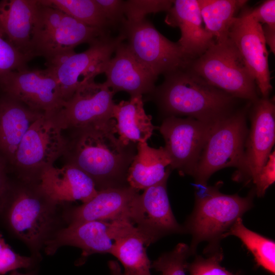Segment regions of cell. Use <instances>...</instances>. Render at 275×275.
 I'll return each instance as SVG.
<instances>
[{
	"instance_id": "1",
	"label": "cell",
	"mask_w": 275,
	"mask_h": 275,
	"mask_svg": "<svg viewBox=\"0 0 275 275\" xmlns=\"http://www.w3.org/2000/svg\"><path fill=\"white\" fill-rule=\"evenodd\" d=\"M116 124L111 119L63 131L66 132L64 164L86 173L98 190L129 186L127 173L137 144L124 145L115 135Z\"/></svg>"
},
{
	"instance_id": "2",
	"label": "cell",
	"mask_w": 275,
	"mask_h": 275,
	"mask_svg": "<svg viewBox=\"0 0 275 275\" xmlns=\"http://www.w3.org/2000/svg\"><path fill=\"white\" fill-rule=\"evenodd\" d=\"M147 95L164 118L186 116L209 124L231 115L242 100L210 85L187 67L164 75L163 82Z\"/></svg>"
},
{
	"instance_id": "3",
	"label": "cell",
	"mask_w": 275,
	"mask_h": 275,
	"mask_svg": "<svg viewBox=\"0 0 275 275\" xmlns=\"http://www.w3.org/2000/svg\"><path fill=\"white\" fill-rule=\"evenodd\" d=\"M221 183L213 186L195 184L194 207L183 226L184 233L191 236V255L196 254L202 242H208L206 250L220 246V241L236 220L253 207L254 187L242 197L222 193L219 190Z\"/></svg>"
},
{
	"instance_id": "4",
	"label": "cell",
	"mask_w": 275,
	"mask_h": 275,
	"mask_svg": "<svg viewBox=\"0 0 275 275\" xmlns=\"http://www.w3.org/2000/svg\"><path fill=\"white\" fill-rule=\"evenodd\" d=\"M251 103L247 102L214 126L192 176L195 184H207L212 175L227 167L237 169L234 180L244 181L245 143L249 131L246 121Z\"/></svg>"
},
{
	"instance_id": "5",
	"label": "cell",
	"mask_w": 275,
	"mask_h": 275,
	"mask_svg": "<svg viewBox=\"0 0 275 275\" xmlns=\"http://www.w3.org/2000/svg\"><path fill=\"white\" fill-rule=\"evenodd\" d=\"M109 34V31L88 25L38 0L32 31L31 56L43 57L48 64L74 51L81 44L90 45Z\"/></svg>"
},
{
	"instance_id": "6",
	"label": "cell",
	"mask_w": 275,
	"mask_h": 275,
	"mask_svg": "<svg viewBox=\"0 0 275 275\" xmlns=\"http://www.w3.org/2000/svg\"><path fill=\"white\" fill-rule=\"evenodd\" d=\"M187 67L205 82L239 99L259 98L255 79L232 41L214 43Z\"/></svg>"
},
{
	"instance_id": "7",
	"label": "cell",
	"mask_w": 275,
	"mask_h": 275,
	"mask_svg": "<svg viewBox=\"0 0 275 275\" xmlns=\"http://www.w3.org/2000/svg\"><path fill=\"white\" fill-rule=\"evenodd\" d=\"M19 179V183H12L3 209L6 208L12 231L30 246L37 247L50 229L56 205L42 191L38 182Z\"/></svg>"
},
{
	"instance_id": "8",
	"label": "cell",
	"mask_w": 275,
	"mask_h": 275,
	"mask_svg": "<svg viewBox=\"0 0 275 275\" xmlns=\"http://www.w3.org/2000/svg\"><path fill=\"white\" fill-rule=\"evenodd\" d=\"M65 144L64 131L51 117L42 115L24 135L10 167V172L19 179L38 182L42 172L62 157Z\"/></svg>"
},
{
	"instance_id": "9",
	"label": "cell",
	"mask_w": 275,
	"mask_h": 275,
	"mask_svg": "<svg viewBox=\"0 0 275 275\" xmlns=\"http://www.w3.org/2000/svg\"><path fill=\"white\" fill-rule=\"evenodd\" d=\"M119 31L136 59L156 78L185 68L192 60L178 42L166 38L146 18L125 19Z\"/></svg>"
},
{
	"instance_id": "10",
	"label": "cell",
	"mask_w": 275,
	"mask_h": 275,
	"mask_svg": "<svg viewBox=\"0 0 275 275\" xmlns=\"http://www.w3.org/2000/svg\"><path fill=\"white\" fill-rule=\"evenodd\" d=\"M124 40L120 34L114 37L108 34L90 44L83 52L73 51L46 64L57 79L64 102L81 86L104 72L117 46Z\"/></svg>"
},
{
	"instance_id": "11",
	"label": "cell",
	"mask_w": 275,
	"mask_h": 275,
	"mask_svg": "<svg viewBox=\"0 0 275 275\" xmlns=\"http://www.w3.org/2000/svg\"><path fill=\"white\" fill-rule=\"evenodd\" d=\"M216 123H207L191 117L170 116L163 119L158 128L164 141L163 148L170 159L171 170H176L181 176H193L205 144Z\"/></svg>"
},
{
	"instance_id": "12",
	"label": "cell",
	"mask_w": 275,
	"mask_h": 275,
	"mask_svg": "<svg viewBox=\"0 0 275 275\" xmlns=\"http://www.w3.org/2000/svg\"><path fill=\"white\" fill-rule=\"evenodd\" d=\"M168 178L145 189L142 194H138L130 206L129 221L147 245L170 234L184 233L170 203L167 188Z\"/></svg>"
},
{
	"instance_id": "13",
	"label": "cell",
	"mask_w": 275,
	"mask_h": 275,
	"mask_svg": "<svg viewBox=\"0 0 275 275\" xmlns=\"http://www.w3.org/2000/svg\"><path fill=\"white\" fill-rule=\"evenodd\" d=\"M0 92L48 116H53L64 102L57 79L47 67L12 72L1 85Z\"/></svg>"
},
{
	"instance_id": "14",
	"label": "cell",
	"mask_w": 275,
	"mask_h": 275,
	"mask_svg": "<svg viewBox=\"0 0 275 275\" xmlns=\"http://www.w3.org/2000/svg\"><path fill=\"white\" fill-rule=\"evenodd\" d=\"M136 231L127 220L72 223L46 242V252L52 254L62 246L71 245L82 250V258L95 253L111 254L115 240Z\"/></svg>"
},
{
	"instance_id": "15",
	"label": "cell",
	"mask_w": 275,
	"mask_h": 275,
	"mask_svg": "<svg viewBox=\"0 0 275 275\" xmlns=\"http://www.w3.org/2000/svg\"><path fill=\"white\" fill-rule=\"evenodd\" d=\"M232 41L254 77L262 98H268L272 90L268 65V52L262 25L249 14L244 6L229 30Z\"/></svg>"
},
{
	"instance_id": "16",
	"label": "cell",
	"mask_w": 275,
	"mask_h": 275,
	"mask_svg": "<svg viewBox=\"0 0 275 275\" xmlns=\"http://www.w3.org/2000/svg\"><path fill=\"white\" fill-rule=\"evenodd\" d=\"M114 94L104 82L94 80L88 82L79 87L50 117L63 131L109 120L113 119Z\"/></svg>"
},
{
	"instance_id": "17",
	"label": "cell",
	"mask_w": 275,
	"mask_h": 275,
	"mask_svg": "<svg viewBox=\"0 0 275 275\" xmlns=\"http://www.w3.org/2000/svg\"><path fill=\"white\" fill-rule=\"evenodd\" d=\"M250 128L245 143L244 181H255L266 163L275 140L274 100L262 98L251 103L248 112Z\"/></svg>"
},
{
	"instance_id": "18",
	"label": "cell",
	"mask_w": 275,
	"mask_h": 275,
	"mask_svg": "<svg viewBox=\"0 0 275 275\" xmlns=\"http://www.w3.org/2000/svg\"><path fill=\"white\" fill-rule=\"evenodd\" d=\"M103 73L104 82L115 94L124 91L130 97L151 93L157 78L140 63L124 41L117 46Z\"/></svg>"
},
{
	"instance_id": "19",
	"label": "cell",
	"mask_w": 275,
	"mask_h": 275,
	"mask_svg": "<svg viewBox=\"0 0 275 275\" xmlns=\"http://www.w3.org/2000/svg\"><path fill=\"white\" fill-rule=\"evenodd\" d=\"M38 184L54 204L80 201L85 203L97 193L95 183L84 171L70 164L59 168L54 166L41 174Z\"/></svg>"
},
{
	"instance_id": "20",
	"label": "cell",
	"mask_w": 275,
	"mask_h": 275,
	"mask_svg": "<svg viewBox=\"0 0 275 275\" xmlns=\"http://www.w3.org/2000/svg\"><path fill=\"white\" fill-rule=\"evenodd\" d=\"M164 21L169 25L180 29L181 37L177 42L192 60L203 54L215 42L203 26L198 0L173 1Z\"/></svg>"
},
{
	"instance_id": "21",
	"label": "cell",
	"mask_w": 275,
	"mask_h": 275,
	"mask_svg": "<svg viewBox=\"0 0 275 275\" xmlns=\"http://www.w3.org/2000/svg\"><path fill=\"white\" fill-rule=\"evenodd\" d=\"M138 194L139 191L130 186L98 190L90 200L71 210L70 224L92 221H129L130 206Z\"/></svg>"
},
{
	"instance_id": "22",
	"label": "cell",
	"mask_w": 275,
	"mask_h": 275,
	"mask_svg": "<svg viewBox=\"0 0 275 275\" xmlns=\"http://www.w3.org/2000/svg\"><path fill=\"white\" fill-rule=\"evenodd\" d=\"M43 115L0 92V158L7 163L9 169L25 132Z\"/></svg>"
},
{
	"instance_id": "23",
	"label": "cell",
	"mask_w": 275,
	"mask_h": 275,
	"mask_svg": "<svg viewBox=\"0 0 275 275\" xmlns=\"http://www.w3.org/2000/svg\"><path fill=\"white\" fill-rule=\"evenodd\" d=\"M38 3V0L0 1V29L10 43L31 60Z\"/></svg>"
},
{
	"instance_id": "24",
	"label": "cell",
	"mask_w": 275,
	"mask_h": 275,
	"mask_svg": "<svg viewBox=\"0 0 275 275\" xmlns=\"http://www.w3.org/2000/svg\"><path fill=\"white\" fill-rule=\"evenodd\" d=\"M170 159L163 147L154 148L147 142L136 144V152L128 170L127 181L139 191L155 185L171 173Z\"/></svg>"
},
{
	"instance_id": "25",
	"label": "cell",
	"mask_w": 275,
	"mask_h": 275,
	"mask_svg": "<svg viewBox=\"0 0 275 275\" xmlns=\"http://www.w3.org/2000/svg\"><path fill=\"white\" fill-rule=\"evenodd\" d=\"M112 118L116 122L119 140L125 145L147 142L156 128L152 117L146 114L143 96L130 97L114 104Z\"/></svg>"
},
{
	"instance_id": "26",
	"label": "cell",
	"mask_w": 275,
	"mask_h": 275,
	"mask_svg": "<svg viewBox=\"0 0 275 275\" xmlns=\"http://www.w3.org/2000/svg\"><path fill=\"white\" fill-rule=\"evenodd\" d=\"M205 29L222 42L229 38L230 27L236 14L245 6L244 0H198Z\"/></svg>"
},
{
	"instance_id": "27",
	"label": "cell",
	"mask_w": 275,
	"mask_h": 275,
	"mask_svg": "<svg viewBox=\"0 0 275 275\" xmlns=\"http://www.w3.org/2000/svg\"><path fill=\"white\" fill-rule=\"evenodd\" d=\"M145 246V239L137 231L115 240L111 254L122 263L125 275H151Z\"/></svg>"
},
{
	"instance_id": "28",
	"label": "cell",
	"mask_w": 275,
	"mask_h": 275,
	"mask_svg": "<svg viewBox=\"0 0 275 275\" xmlns=\"http://www.w3.org/2000/svg\"><path fill=\"white\" fill-rule=\"evenodd\" d=\"M229 236L239 238L252 253L257 265L274 274V241L247 228L243 224L242 218L236 220L224 238Z\"/></svg>"
},
{
	"instance_id": "29",
	"label": "cell",
	"mask_w": 275,
	"mask_h": 275,
	"mask_svg": "<svg viewBox=\"0 0 275 275\" xmlns=\"http://www.w3.org/2000/svg\"><path fill=\"white\" fill-rule=\"evenodd\" d=\"M40 1L88 25L109 31L108 24L95 0Z\"/></svg>"
},
{
	"instance_id": "30",
	"label": "cell",
	"mask_w": 275,
	"mask_h": 275,
	"mask_svg": "<svg viewBox=\"0 0 275 275\" xmlns=\"http://www.w3.org/2000/svg\"><path fill=\"white\" fill-rule=\"evenodd\" d=\"M191 254L189 245L179 243L171 251L161 254L151 264V268L161 275H186L187 259Z\"/></svg>"
},
{
	"instance_id": "31",
	"label": "cell",
	"mask_w": 275,
	"mask_h": 275,
	"mask_svg": "<svg viewBox=\"0 0 275 275\" xmlns=\"http://www.w3.org/2000/svg\"><path fill=\"white\" fill-rule=\"evenodd\" d=\"M204 254L205 257L196 256L191 262L187 263V271L190 275H238L222 266L224 254L220 246L204 250Z\"/></svg>"
},
{
	"instance_id": "32",
	"label": "cell",
	"mask_w": 275,
	"mask_h": 275,
	"mask_svg": "<svg viewBox=\"0 0 275 275\" xmlns=\"http://www.w3.org/2000/svg\"><path fill=\"white\" fill-rule=\"evenodd\" d=\"M30 60L10 43L0 29V86L12 72L27 68Z\"/></svg>"
},
{
	"instance_id": "33",
	"label": "cell",
	"mask_w": 275,
	"mask_h": 275,
	"mask_svg": "<svg viewBox=\"0 0 275 275\" xmlns=\"http://www.w3.org/2000/svg\"><path fill=\"white\" fill-rule=\"evenodd\" d=\"M173 1H125V17L126 21H135L145 18L151 13L168 11L172 7Z\"/></svg>"
},
{
	"instance_id": "34",
	"label": "cell",
	"mask_w": 275,
	"mask_h": 275,
	"mask_svg": "<svg viewBox=\"0 0 275 275\" xmlns=\"http://www.w3.org/2000/svg\"><path fill=\"white\" fill-rule=\"evenodd\" d=\"M33 263L32 258L20 255L15 253L6 243L0 232V274L17 270L19 268H28Z\"/></svg>"
},
{
	"instance_id": "35",
	"label": "cell",
	"mask_w": 275,
	"mask_h": 275,
	"mask_svg": "<svg viewBox=\"0 0 275 275\" xmlns=\"http://www.w3.org/2000/svg\"><path fill=\"white\" fill-rule=\"evenodd\" d=\"M109 28L121 26L124 21L125 1L120 0H95Z\"/></svg>"
},
{
	"instance_id": "36",
	"label": "cell",
	"mask_w": 275,
	"mask_h": 275,
	"mask_svg": "<svg viewBox=\"0 0 275 275\" xmlns=\"http://www.w3.org/2000/svg\"><path fill=\"white\" fill-rule=\"evenodd\" d=\"M249 15L260 23L263 30L275 31V1L267 0L251 9L248 7Z\"/></svg>"
},
{
	"instance_id": "37",
	"label": "cell",
	"mask_w": 275,
	"mask_h": 275,
	"mask_svg": "<svg viewBox=\"0 0 275 275\" xmlns=\"http://www.w3.org/2000/svg\"><path fill=\"white\" fill-rule=\"evenodd\" d=\"M275 181V152H271L265 164L262 167L254 184L256 195L262 197L265 194L267 188Z\"/></svg>"
},
{
	"instance_id": "38",
	"label": "cell",
	"mask_w": 275,
	"mask_h": 275,
	"mask_svg": "<svg viewBox=\"0 0 275 275\" xmlns=\"http://www.w3.org/2000/svg\"><path fill=\"white\" fill-rule=\"evenodd\" d=\"M10 171L7 163L0 158V211L3 210L12 182L9 177Z\"/></svg>"
},
{
	"instance_id": "39",
	"label": "cell",
	"mask_w": 275,
	"mask_h": 275,
	"mask_svg": "<svg viewBox=\"0 0 275 275\" xmlns=\"http://www.w3.org/2000/svg\"><path fill=\"white\" fill-rule=\"evenodd\" d=\"M108 265L111 275H125L122 271L121 267L117 261H109Z\"/></svg>"
},
{
	"instance_id": "40",
	"label": "cell",
	"mask_w": 275,
	"mask_h": 275,
	"mask_svg": "<svg viewBox=\"0 0 275 275\" xmlns=\"http://www.w3.org/2000/svg\"><path fill=\"white\" fill-rule=\"evenodd\" d=\"M9 275H35V274L33 272H30L28 273H22L20 272H18L17 270H14L11 272L10 274Z\"/></svg>"
}]
</instances>
